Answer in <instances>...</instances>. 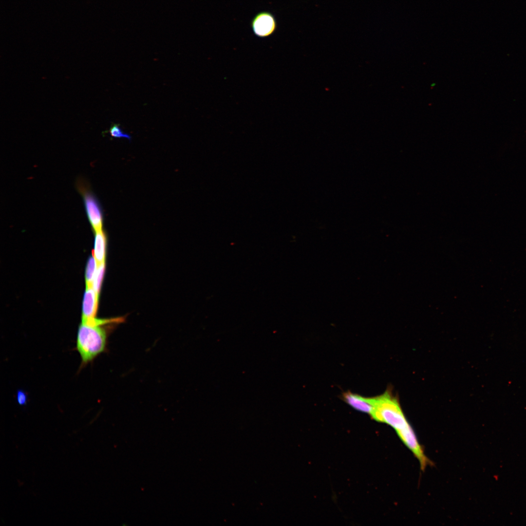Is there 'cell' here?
<instances>
[{
    "label": "cell",
    "instance_id": "6da1fadb",
    "mask_svg": "<svg viewBox=\"0 0 526 526\" xmlns=\"http://www.w3.org/2000/svg\"><path fill=\"white\" fill-rule=\"evenodd\" d=\"M103 319H93L81 321L79 326L76 348L84 366L104 351L107 332Z\"/></svg>",
    "mask_w": 526,
    "mask_h": 526
},
{
    "label": "cell",
    "instance_id": "7a4b0ae2",
    "mask_svg": "<svg viewBox=\"0 0 526 526\" xmlns=\"http://www.w3.org/2000/svg\"><path fill=\"white\" fill-rule=\"evenodd\" d=\"M373 398L374 407L370 414L375 420L391 426L400 439L414 432L397 399L389 392Z\"/></svg>",
    "mask_w": 526,
    "mask_h": 526
},
{
    "label": "cell",
    "instance_id": "3957f363",
    "mask_svg": "<svg viewBox=\"0 0 526 526\" xmlns=\"http://www.w3.org/2000/svg\"><path fill=\"white\" fill-rule=\"evenodd\" d=\"M76 188L82 196L88 219L94 232L102 229L103 213L97 199L85 180L79 178Z\"/></svg>",
    "mask_w": 526,
    "mask_h": 526
},
{
    "label": "cell",
    "instance_id": "277c9868",
    "mask_svg": "<svg viewBox=\"0 0 526 526\" xmlns=\"http://www.w3.org/2000/svg\"><path fill=\"white\" fill-rule=\"evenodd\" d=\"M251 26L255 35L259 38H266L275 32L277 29V21L270 12L263 11L255 16Z\"/></svg>",
    "mask_w": 526,
    "mask_h": 526
},
{
    "label": "cell",
    "instance_id": "5b68a950",
    "mask_svg": "<svg viewBox=\"0 0 526 526\" xmlns=\"http://www.w3.org/2000/svg\"><path fill=\"white\" fill-rule=\"evenodd\" d=\"M98 295L93 287H86L82 303V320L95 318L98 307Z\"/></svg>",
    "mask_w": 526,
    "mask_h": 526
},
{
    "label": "cell",
    "instance_id": "8992f818",
    "mask_svg": "<svg viewBox=\"0 0 526 526\" xmlns=\"http://www.w3.org/2000/svg\"><path fill=\"white\" fill-rule=\"evenodd\" d=\"M342 397L355 409L371 414L374 407L373 397H365L350 392L344 393Z\"/></svg>",
    "mask_w": 526,
    "mask_h": 526
},
{
    "label": "cell",
    "instance_id": "52a82bcc",
    "mask_svg": "<svg viewBox=\"0 0 526 526\" xmlns=\"http://www.w3.org/2000/svg\"><path fill=\"white\" fill-rule=\"evenodd\" d=\"M106 244L107 237L105 232L102 229L95 232L93 256L97 266L105 263Z\"/></svg>",
    "mask_w": 526,
    "mask_h": 526
},
{
    "label": "cell",
    "instance_id": "ba28073f",
    "mask_svg": "<svg viewBox=\"0 0 526 526\" xmlns=\"http://www.w3.org/2000/svg\"><path fill=\"white\" fill-rule=\"evenodd\" d=\"M97 265L94 256L89 258L85 271V281L86 287H93V282L97 269Z\"/></svg>",
    "mask_w": 526,
    "mask_h": 526
},
{
    "label": "cell",
    "instance_id": "9c48e42d",
    "mask_svg": "<svg viewBox=\"0 0 526 526\" xmlns=\"http://www.w3.org/2000/svg\"><path fill=\"white\" fill-rule=\"evenodd\" d=\"M105 270V263L97 266L93 282V288L99 295Z\"/></svg>",
    "mask_w": 526,
    "mask_h": 526
},
{
    "label": "cell",
    "instance_id": "30bf717a",
    "mask_svg": "<svg viewBox=\"0 0 526 526\" xmlns=\"http://www.w3.org/2000/svg\"><path fill=\"white\" fill-rule=\"evenodd\" d=\"M120 125L119 124L113 123L112 125L108 130L110 136L115 138H125L129 140H131V136L124 132L120 127Z\"/></svg>",
    "mask_w": 526,
    "mask_h": 526
},
{
    "label": "cell",
    "instance_id": "8fae6325",
    "mask_svg": "<svg viewBox=\"0 0 526 526\" xmlns=\"http://www.w3.org/2000/svg\"><path fill=\"white\" fill-rule=\"evenodd\" d=\"M17 402L20 405H24L27 401V395L22 390H18L17 393Z\"/></svg>",
    "mask_w": 526,
    "mask_h": 526
}]
</instances>
